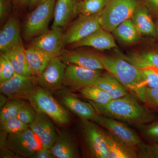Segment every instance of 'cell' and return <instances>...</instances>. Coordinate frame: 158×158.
Instances as JSON below:
<instances>
[{
  "label": "cell",
  "mask_w": 158,
  "mask_h": 158,
  "mask_svg": "<svg viewBox=\"0 0 158 158\" xmlns=\"http://www.w3.org/2000/svg\"><path fill=\"white\" fill-rule=\"evenodd\" d=\"M54 157L57 158H77L79 152L72 135L66 131L59 134L56 141L50 149Z\"/></svg>",
  "instance_id": "obj_18"
},
{
  "label": "cell",
  "mask_w": 158,
  "mask_h": 158,
  "mask_svg": "<svg viewBox=\"0 0 158 158\" xmlns=\"http://www.w3.org/2000/svg\"><path fill=\"white\" fill-rule=\"evenodd\" d=\"M56 0H44L34 8L27 17L23 26V37L26 41L48 31L51 19L54 17Z\"/></svg>",
  "instance_id": "obj_4"
},
{
  "label": "cell",
  "mask_w": 158,
  "mask_h": 158,
  "mask_svg": "<svg viewBox=\"0 0 158 158\" xmlns=\"http://www.w3.org/2000/svg\"><path fill=\"white\" fill-rule=\"evenodd\" d=\"M138 4V0H109L100 12L102 28L113 32L121 23L131 18Z\"/></svg>",
  "instance_id": "obj_3"
},
{
  "label": "cell",
  "mask_w": 158,
  "mask_h": 158,
  "mask_svg": "<svg viewBox=\"0 0 158 158\" xmlns=\"http://www.w3.org/2000/svg\"><path fill=\"white\" fill-rule=\"evenodd\" d=\"M22 44L19 21L15 16H11L0 31L1 53H6Z\"/></svg>",
  "instance_id": "obj_15"
},
{
  "label": "cell",
  "mask_w": 158,
  "mask_h": 158,
  "mask_svg": "<svg viewBox=\"0 0 158 158\" xmlns=\"http://www.w3.org/2000/svg\"><path fill=\"white\" fill-rule=\"evenodd\" d=\"M6 146L20 158H30L37 150L43 148L40 139L30 127L8 134Z\"/></svg>",
  "instance_id": "obj_8"
},
{
  "label": "cell",
  "mask_w": 158,
  "mask_h": 158,
  "mask_svg": "<svg viewBox=\"0 0 158 158\" xmlns=\"http://www.w3.org/2000/svg\"><path fill=\"white\" fill-rule=\"evenodd\" d=\"M100 15V13L91 15H80L63 34L64 45L79 42L102 28Z\"/></svg>",
  "instance_id": "obj_7"
},
{
  "label": "cell",
  "mask_w": 158,
  "mask_h": 158,
  "mask_svg": "<svg viewBox=\"0 0 158 158\" xmlns=\"http://www.w3.org/2000/svg\"><path fill=\"white\" fill-rule=\"evenodd\" d=\"M138 158H158V144H141L138 148Z\"/></svg>",
  "instance_id": "obj_35"
},
{
  "label": "cell",
  "mask_w": 158,
  "mask_h": 158,
  "mask_svg": "<svg viewBox=\"0 0 158 158\" xmlns=\"http://www.w3.org/2000/svg\"><path fill=\"white\" fill-rule=\"evenodd\" d=\"M145 98L146 104L158 109V89L146 87Z\"/></svg>",
  "instance_id": "obj_38"
},
{
  "label": "cell",
  "mask_w": 158,
  "mask_h": 158,
  "mask_svg": "<svg viewBox=\"0 0 158 158\" xmlns=\"http://www.w3.org/2000/svg\"><path fill=\"white\" fill-rule=\"evenodd\" d=\"M144 81L147 87L158 89V73L153 68L141 69Z\"/></svg>",
  "instance_id": "obj_36"
},
{
  "label": "cell",
  "mask_w": 158,
  "mask_h": 158,
  "mask_svg": "<svg viewBox=\"0 0 158 158\" xmlns=\"http://www.w3.org/2000/svg\"><path fill=\"white\" fill-rule=\"evenodd\" d=\"M66 67L61 56L54 57L41 74L36 77L40 87L50 93L62 90Z\"/></svg>",
  "instance_id": "obj_9"
},
{
  "label": "cell",
  "mask_w": 158,
  "mask_h": 158,
  "mask_svg": "<svg viewBox=\"0 0 158 158\" xmlns=\"http://www.w3.org/2000/svg\"><path fill=\"white\" fill-rule=\"evenodd\" d=\"M77 0H56L52 29L64 27L76 15Z\"/></svg>",
  "instance_id": "obj_19"
},
{
  "label": "cell",
  "mask_w": 158,
  "mask_h": 158,
  "mask_svg": "<svg viewBox=\"0 0 158 158\" xmlns=\"http://www.w3.org/2000/svg\"><path fill=\"white\" fill-rule=\"evenodd\" d=\"M105 69L116 78L129 93L138 100L146 103V86L141 69L121 57L100 56Z\"/></svg>",
  "instance_id": "obj_2"
},
{
  "label": "cell",
  "mask_w": 158,
  "mask_h": 158,
  "mask_svg": "<svg viewBox=\"0 0 158 158\" xmlns=\"http://www.w3.org/2000/svg\"><path fill=\"white\" fill-rule=\"evenodd\" d=\"M109 0H85L78 2L75 15H91L99 14L106 6Z\"/></svg>",
  "instance_id": "obj_28"
},
{
  "label": "cell",
  "mask_w": 158,
  "mask_h": 158,
  "mask_svg": "<svg viewBox=\"0 0 158 158\" xmlns=\"http://www.w3.org/2000/svg\"><path fill=\"white\" fill-rule=\"evenodd\" d=\"M156 31V37L158 39V19L156 21L155 23Z\"/></svg>",
  "instance_id": "obj_46"
},
{
  "label": "cell",
  "mask_w": 158,
  "mask_h": 158,
  "mask_svg": "<svg viewBox=\"0 0 158 158\" xmlns=\"http://www.w3.org/2000/svg\"><path fill=\"white\" fill-rule=\"evenodd\" d=\"M93 85L110 94L113 99L124 96L129 93L122 84L110 73L102 74Z\"/></svg>",
  "instance_id": "obj_26"
},
{
  "label": "cell",
  "mask_w": 158,
  "mask_h": 158,
  "mask_svg": "<svg viewBox=\"0 0 158 158\" xmlns=\"http://www.w3.org/2000/svg\"><path fill=\"white\" fill-rule=\"evenodd\" d=\"M0 128L1 131L7 134H13L27 129L29 128V125L23 122L17 117H15L1 122Z\"/></svg>",
  "instance_id": "obj_31"
},
{
  "label": "cell",
  "mask_w": 158,
  "mask_h": 158,
  "mask_svg": "<svg viewBox=\"0 0 158 158\" xmlns=\"http://www.w3.org/2000/svg\"><path fill=\"white\" fill-rule=\"evenodd\" d=\"M74 44L75 47H91L101 50L117 47L115 39L110 32L102 28Z\"/></svg>",
  "instance_id": "obj_20"
},
{
  "label": "cell",
  "mask_w": 158,
  "mask_h": 158,
  "mask_svg": "<svg viewBox=\"0 0 158 158\" xmlns=\"http://www.w3.org/2000/svg\"><path fill=\"white\" fill-rule=\"evenodd\" d=\"M92 121L130 146L138 148L143 143L137 133L121 121L97 113Z\"/></svg>",
  "instance_id": "obj_11"
},
{
  "label": "cell",
  "mask_w": 158,
  "mask_h": 158,
  "mask_svg": "<svg viewBox=\"0 0 158 158\" xmlns=\"http://www.w3.org/2000/svg\"><path fill=\"white\" fill-rule=\"evenodd\" d=\"M25 53L29 67L36 77L41 74L54 58L42 51L31 46L25 49Z\"/></svg>",
  "instance_id": "obj_24"
},
{
  "label": "cell",
  "mask_w": 158,
  "mask_h": 158,
  "mask_svg": "<svg viewBox=\"0 0 158 158\" xmlns=\"http://www.w3.org/2000/svg\"><path fill=\"white\" fill-rule=\"evenodd\" d=\"M29 101L37 113H44L57 124L65 125L70 123L68 112L47 90L37 87Z\"/></svg>",
  "instance_id": "obj_5"
},
{
  "label": "cell",
  "mask_w": 158,
  "mask_h": 158,
  "mask_svg": "<svg viewBox=\"0 0 158 158\" xmlns=\"http://www.w3.org/2000/svg\"><path fill=\"white\" fill-rule=\"evenodd\" d=\"M15 73L13 66L4 54L0 56V84L9 81Z\"/></svg>",
  "instance_id": "obj_33"
},
{
  "label": "cell",
  "mask_w": 158,
  "mask_h": 158,
  "mask_svg": "<svg viewBox=\"0 0 158 158\" xmlns=\"http://www.w3.org/2000/svg\"><path fill=\"white\" fill-rule=\"evenodd\" d=\"M83 138L92 157L108 158L106 131L96 123L82 119Z\"/></svg>",
  "instance_id": "obj_6"
},
{
  "label": "cell",
  "mask_w": 158,
  "mask_h": 158,
  "mask_svg": "<svg viewBox=\"0 0 158 158\" xmlns=\"http://www.w3.org/2000/svg\"><path fill=\"white\" fill-rule=\"evenodd\" d=\"M0 157L1 158H20L11 149L6 147L1 149Z\"/></svg>",
  "instance_id": "obj_41"
},
{
  "label": "cell",
  "mask_w": 158,
  "mask_h": 158,
  "mask_svg": "<svg viewBox=\"0 0 158 158\" xmlns=\"http://www.w3.org/2000/svg\"><path fill=\"white\" fill-rule=\"evenodd\" d=\"M131 94L113 99L106 104H99L89 100L97 113L137 127L156 120L155 113L141 105Z\"/></svg>",
  "instance_id": "obj_1"
},
{
  "label": "cell",
  "mask_w": 158,
  "mask_h": 158,
  "mask_svg": "<svg viewBox=\"0 0 158 158\" xmlns=\"http://www.w3.org/2000/svg\"><path fill=\"white\" fill-rule=\"evenodd\" d=\"M29 127L38 136L44 148L50 149L58 138L59 135L51 118L44 113H37Z\"/></svg>",
  "instance_id": "obj_14"
},
{
  "label": "cell",
  "mask_w": 158,
  "mask_h": 158,
  "mask_svg": "<svg viewBox=\"0 0 158 158\" xmlns=\"http://www.w3.org/2000/svg\"><path fill=\"white\" fill-rule=\"evenodd\" d=\"M145 2L150 12L158 16V0H145Z\"/></svg>",
  "instance_id": "obj_40"
},
{
  "label": "cell",
  "mask_w": 158,
  "mask_h": 158,
  "mask_svg": "<svg viewBox=\"0 0 158 158\" xmlns=\"http://www.w3.org/2000/svg\"><path fill=\"white\" fill-rule=\"evenodd\" d=\"M119 57L139 69L148 68L158 69V51H137L125 55L119 54Z\"/></svg>",
  "instance_id": "obj_22"
},
{
  "label": "cell",
  "mask_w": 158,
  "mask_h": 158,
  "mask_svg": "<svg viewBox=\"0 0 158 158\" xmlns=\"http://www.w3.org/2000/svg\"><path fill=\"white\" fill-rule=\"evenodd\" d=\"M25 50L22 44L6 53H1L4 54L9 59L16 73L24 76H34L28 64Z\"/></svg>",
  "instance_id": "obj_25"
},
{
  "label": "cell",
  "mask_w": 158,
  "mask_h": 158,
  "mask_svg": "<svg viewBox=\"0 0 158 158\" xmlns=\"http://www.w3.org/2000/svg\"><path fill=\"white\" fill-rule=\"evenodd\" d=\"M106 131L108 158H138V148L130 146L107 131Z\"/></svg>",
  "instance_id": "obj_21"
},
{
  "label": "cell",
  "mask_w": 158,
  "mask_h": 158,
  "mask_svg": "<svg viewBox=\"0 0 158 158\" xmlns=\"http://www.w3.org/2000/svg\"><path fill=\"white\" fill-rule=\"evenodd\" d=\"M11 10V0H0V22L4 23L10 17Z\"/></svg>",
  "instance_id": "obj_37"
},
{
  "label": "cell",
  "mask_w": 158,
  "mask_h": 158,
  "mask_svg": "<svg viewBox=\"0 0 158 158\" xmlns=\"http://www.w3.org/2000/svg\"><path fill=\"white\" fill-rule=\"evenodd\" d=\"M80 91L85 98L99 104H106L113 99L110 94L94 85L86 86Z\"/></svg>",
  "instance_id": "obj_29"
},
{
  "label": "cell",
  "mask_w": 158,
  "mask_h": 158,
  "mask_svg": "<svg viewBox=\"0 0 158 158\" xmlns=\"http://www.w3.org/2000/svg\"><path fill=\"white\" fill-rule=\"evenodd\" d=\"M25 102L23 99L9 98L6 105L1 108L0 113L1 122L10 118L17 117L21 108Z\"/></svg>",
  "instance_id": "obj_30"
},
{
  "label": "cell",
  "mask_w": 158,
  "mask_h": 158,
  "mask_svg": "<svg viewBox=\"0 0 158 158\" xmlns=\"http://www.w3.org/2000/svg\"><path fill=\"white\" fill-rule=\"evenodd\" d=\"M44 1V0H31L29 5V7L31 9H33V8L34 9Z\"/></svg>",
  "instance_id": "obj_44"
},
{
  "label": "cell",
  "mask_w": 158,
  "mask_h": 158,
  "mask_svg": "<svg viewBox=\"0 0 158 158\" xmlns=\"http://www.w3.org/2000/svg\"><path fill=\"white\" fill-rule=\"evenodd\" d=\"M100 70L68 64L65 69L63 85L71 90H80L86 86L93 85L97 79L102 74Z\"/></svg>",
  "instance_id": "obj_12"
},
{
  "label": "cell",
  "mask_w": 158,
  "mask_h": 158,
  "mask_svg": "<svg viewBox=\"0 0 158 158\" xmlns=\"http://www.w3.org/2000/svg\"><path fill=\"white\" fill-rule=\"evenodd\" d=\"M37 78L26 77L15 73L9 81L0 84L1 93L8 98H19L30 100L36 90Z\"/></svg>",
  "instance_id": "obj_10"
},
{
  "label": "cell",
  "mask_w": 158,
  "mask_h": 158,
  "mask_svg": "<svg viewBox=\"0 0 158 158\" xmlns=\"http://www.w3.org/2000/svg\"><path fill=\"white\" fill-rule=\"evenodd\" d=\"M66 64H74L92 70L105 69L100 55L89 52H68L61 56Z\"/></svg>",
  "instance_id": "obj_17"
},
{
  "label": "cell",
  "mask_w": 158,
  "mask_h": 158,
  "mask_svg": "<svg viewBox=\"0 0 158 158\" xmlns=\"http://www.w3.org/2000/svg\"><path fill=\"white\" fill-rule=\"evenodd\" d=\"M50 149L42 148L37 150L30 158H54Z\"/></svg>",
  "instance_id": "obj_39"
},
{
  "label": "cell",
  "mask_w": 158,
  "mask_h": 158,
  "mask_svg": "<svg viewBox=\"0 0 158 158\" xmlns=\"http://www.w3.org/2000/svg\"><path fill=\"white\" fill-rule=\"evenodd\" d=\"M8 134L3 131H1L0 132V149L6 147V141Z\"/></svg>",
  "instance_id": "obj_42"
},
{
  "label": "cell",
  "mask_w": 158,
  "mask_h": 158,
  "mask_svg": "<svg viewBox=\"0 0 158 158\" xmlns=\"http://www.w3.org/2000/svg\"><path fill=\"white\" fill-rule=\"evenodd\" d=\"M62 28L48 30L31 40L30 46L38 49L55 57L62 55L64 46Z\"/></svg>",
  "instance_id": "obj_13"
},
{
  "label": "cell",
  "mask_w": 158,
  "mask_h": 158,
  "mask_svg": "<svg viewBox=\"0 0 158 158\" xmlns=\"http://www.w3.org/2000/svg\"><path fill=\"white\" fill-rule=\"evenodd\" d=\"M37 112L31 103H25L21 108L17 117L23 122L30 125L34 121Z\"/></svg>",
  "instance_id": "obj_34"
},
{
  "label": "cell",
  "mask_w": 158,
  "mask_h": 158,
  "mask_svg": "<svg viewBox=\"0 0 158 158\" xmlns=\"http://www.w3.org/2000/svg\"><path fill=\"white\" fill-rule=\"evenodd\" d=\"M60 101L72 112L83 120H92L97 114L90 103L82 101L72 93L60 91Z\"/></svg>",
  "instance_id": "obj_16"
},
{
  "label": "cell",
  "mask_w": 158,
  "mask_h": 158,
  "mask_svg": "<svg viewBox=\"0 0 158 158\" xmlns=\"http://www.w3.org/2000/svg\"><path fill=\"white\" fill-rule=\"evenodd\" d=\"M131 19L140 34L156 37L155 24L152 19L147 7L138 6Z\"/></svg>",
  "instance_id": "obj_23"
},
{
  "label": "cell",
  "mask_w": 158,
  "mask_h": 158,
  "mask_svg": "<svg viewBox=\"0 0 158 158\" xmlns=\"http://www.w3.org/2000/svg\"><path fill=\"white\" fill-rule=\"evenodd\" d=\"M8 98L3 94L1 93L0 95V107L2 108L8 101Z\"/></svg>",
  "instance_id": "obj_43"
},
{
  "label": "cell",
  "mask_w": 158,
  "mask_h": 158,
  "mask_svg": "<svg viewBox=\"0 0 158 158\" xmlns=\"http://www.w3.org/2000/svg\"><path fill=\"white\" fill-rule=\"evenodd\" d=\"M31 0H14L15 3L18 6H25L29 5Z\"/></svg>",
  "instance_id": "obj_45"
},
{
  "label": "cell",
  "mask_w": 158,
  "mask_h": 158,
  "mask_svg": "<svg viewBox=\"0 0 158 158\" xmlns=\"http://www.w3.org/2000/svg\"><path fill=\"white\" fill-rule=\"evenodd\" d=\"M112 33L119 40L127 44L138 41L141 36L131 19L126 20L121 23Z\"/></svg>",
  "instance_id": "obj_27"
},
{
  "label": "cell",
  "mask_w": 158,
  "mask_h": 158,
  "mask_svg": "<svg viewBox=\"0 0 158 158\" xmlns=\"http://www.w3.org/2000/svg\"><path fill=\"white\" fill-rule=\"evenodd\" d=\"M141 134L151 144H158V120L138 127Z\"/></svg>",
  "instance_id": "obj_32"
}]
</instances>
